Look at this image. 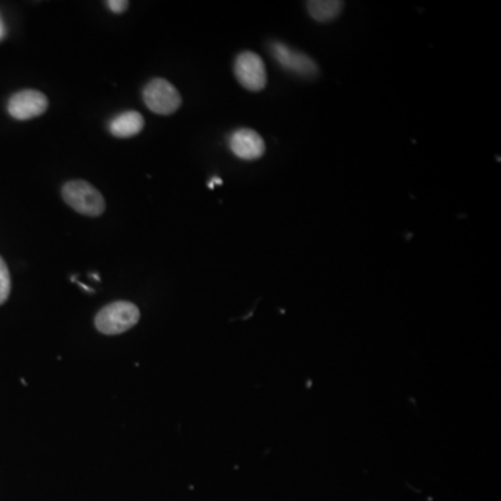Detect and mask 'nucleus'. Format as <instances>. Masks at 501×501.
<instances>
[{"label": "nucleus", "instance_id": "12", "mask_svg": "<svg viewBox=\"0 0 501 501\" xmlns=\"http://www.w3.org/2000/svg\"><path fill=\"white\" fill-rule=\"evenodd\" d=\"M0 37H2V25H0Z\"/></svg>", "mask_w": 501, "mask_h": 501}, {"label": "nucleus", "instance_id": "3", "mask_svg": "<svg viewBox=\"0 0 501 501\" xmlns=\"http://www.w3.org/2000/svg\"><path fill=\"white\" fill-rule=\"evenodd\" d=\"M144 102L151 112L171 116L181 107L182 99L176 87L164 79H153L143 91Z\"/></svg>", "mask_w": 501, "mask_h": 501}, {"label": "nucleus", "instance_id": "2", "mask_svg": "<svg viewBox=\"0 0 501 501\" xmlns=\"http://www.w3.org/2000/svg\"><path fill=\"white\" fill-rule=\"evenodd\" d=\"M140 310L128 301H116L102 308L95 318V326L104 334H122L137 325Z\"/></svg>", "mask_w": 501, "mask_h": 501}, {"label": "nucleus", "instance_id": "6", "mask_svg": "<svg viewBox=\"0 0 501 501\" xmlns=\"http://www.w3.org/2000/svg\"><path fill=\"white\" fill-rule=\"evenodd\" d=\"M271 52L284 70L292 71L297 76L310 79V77H315L320 71L315 61L310 56L289 48L286 43L272 42Z\"/></svg>", "mask_w": 501, "mask_h": 501}, {"label": "nucleus", "instance_id": "7", "mask_svg": "<svg viewBox=\"0 0 501 501\" xmlns=\"http://www.w3.org/2000/svg\"><path fill=\"white\" fill-rule=\"evenodd\" d=\"M231 153L243 161H258L264 153V138L253 128H238L228 138Z\"/></svg>", "mask_w": 501, "mask_h": 501}, {"label": "nucleus", "instance_id": "10", "mask_svg": "<svg viewBox=\"0 0 501 501\" xmlns=\"http://www.w3.org/2000/svg\"><path fill=\"white\" fill-rule=\"evenodd\" d=\"M12 292V279H10L9 267L0 256V305L6 302Z\"/></svg>", "mask_w": 501, "mask_h": 501}, {"label": "nucleus", "instance_id": "4", "mask_svg": "<svg viewBox=\"0 0 501 501\" xmlns=\"http://www.w3.org/2000/svg\"><path fill=\"white\" fill-rule=\"evenodd\" d=\"M234 74L244 88L259 92L266 87L267 76L264 60L255 52L240 53L234 63Z\"/></svg>", "mask_w": 501, "mask_h": 501}, {"label": "nucleus", "instance_id": "5", "mask_svg": "<svg viewBox=\"0 0 501 501\" xmlns=\"http://www.w3.org/2000/svg\"><path fill=\"white\" fill-rule=\"evenodd\" d=\"M49 100L37 89H23L13 95L7 104V112L15 120H31L40 117L48 110Z\"/></svg>", "mask_w": 501, "mask_h": 501}, {"label": "nucleus", "instance_id": "9", "mask_svg": "<svg viewBox=\"0 0 501 501\" xmlns=\"http://www.w3.org/2000/svg\"><path fill=\"white\" fill-rule=\"evenodd\" d=\"M343 7L344 2H338V0H315L307 4L311 17L320 23H329L338 19Z\"/></svg>", "mask_w": 501, "mask_h": 501}, {"label": "nucleus", "instance_id": "1", "mask_svg": "<svg viewBox=\"0 0 501 501\" xmlns=\"http://www.w3.org/2000/svg\"><path fill=\"white\" fill-rule=\"evenodd\" d=\"M61 197L64 202L79 215L97 218L107 210L104 195L84 180L66 182L61 189Z\"/></svg>", "mask_w": 501, "mask_h": 501}, {"label": "nucleus", "instance_id": "11", "mask_svg": "<svg viewBox=\"0 0 501 501\" xmlns=\"http://www.w3.org/2000/svg\"><path fill=\"white\" fill-rule=\"evenodd\" d=\"M127 0H109L107 2V6L112 10L116 14H120V13H125L128 9Z\"/></svg>", "mask_w": 501, "mask_h": 501}, {"label": "nucleus", "instance_id": "8", "mask_svg": "<svg viewBox=\"0 0 501 501\" xmlns=\"http://www.w3.org/2000/svg\"><path fill=\"white\" fill-rule=\"evenodd\" d=\"M144 125H145V120L141 113L127 110L110 120L109 131L116 138H131L140 134Z\"/></svg>", "mask_w": 501, "mask_h": 501}]
</instances>
